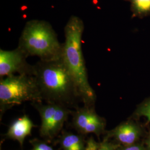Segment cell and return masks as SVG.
<instances>
[{"label": "cell", "instance_id": "1", "mask_svg": "<svg viewBox=\"0 0 150 150\" xmlns=\"http://www.w3.org/2000/svg\"><path fill=\"white\" fill-rule=\"evenodd\" d=\"M33 75L46 103L77 108V103L81 101L75 82L61 58L40 60L33 64Z\"/></svg>", "mask_w": 150, "mask_h": 150}, {"label": "cell", "instance_id": "2", "mask_svg": "<svg viewBox=\"0 0 150 150\" xmlns=\"http://www.w3.org/2000/svg\"><path fill=\"white\" fill-rule=\"evenodd\" d=\"M83 30V21L77 16H71L64 27L61 59L75 82L81 101L84 105L92 106L96 94L88 82L82 50Z\"/></svg>", "mask_w": 150, "mask_h": 150}, {"label": "cell", "instance_id": "3", "mask_svg": "<svg viewBox=\"0 0 150 150\" xmlns=\"http://www.w3.org/2000/svg\"><path fill=\"white\" fill-rule=\"evenodd\" d=\"M18 47L29 56H37L42 61L61 58L63 43L48 22L32 20L27 22L19 39Z\"/></svg>", "mask_w": 150, "mask_h": 150}, {"label": "cell", "instance_id": "4", "mask_svg": "<svg viewBox=\"0 0 150 150\" xmlns=\"http://www.w3.org/2000/svg\"><path fill=\"white\" fill-rule=\"evenodd\" d=\"M42 102L43 99L33 75H13L1 79L0 107L4 112L22 103Z\"/></svg>", "mask_w": 150, "mask_h": 150}, {"label": "cell", "instance_id": "5", "mask_svg": "<svg viewBox=\"0 0 150 150\" xmlns=\"http://www.w3.org/2000/svg\"><path fill=\"white\" fill-rule=\"evenodd\" d=\"M41 120L40 134L46 139L54 138L62 129L70 114L69 108L55 103H32Z\"/></svg>", "mask_w": 150, "mask_h": 150}, {"label": "cell", "instance_id": "6", "mask_svg": "<svg viewBox=\"0 0 150 150\" xmlns=\"http://www.w3.org/2000/svg\"><path fill=\"white\" fill-rule=\"evenodd\" d=\"M27 55L19 47L12 50H0V77L11 75H33V65L27 62Z\"/></svg>", "mask_w": 150, "mask_h": 150}, {"label": "cell", "instance_id": "7", "mask_svg": "<svg viewBox=\"0 0 150 150\" xmlns=\"http://www.w3.org/2000/svg\"><path fill=\"white\" fill-rule=\"evenodd\" d=\"M73 125L83 134H94L98 136L104 129L103 120L95 112L92 106L76 108L73 117Z\"/></svg>", "mask_w": 150, "mask_h": 150}, {"label": "cell", "instance_id": "8", "mask_svg": "<svg viewBox=\"0 0 150 150\" xmlns=\"http://www.w3.org/2000/svg\"><path fill=\"white\" fill-rule=\"evenodd\" d=\"M139 129L133 123L126 122L120 125L110 131L107 137L115 138L123 146L134 144L139 136Z\"/></svg>", "mask_w": 150, "mask_h": 150}, {"label": "cell", "instance_id": "9", "mask_svg": "<svg viewBox=\"0 0 150 150\" xmlns=\"http://www.w3.org/2000/svg\"><path fill=\"white\" fill-rule=\"evenodd\" d=\"M33 126L31 120L27 116L24 115L11 123L6 136L10 139L17 141L22 146L25 138L31 134Z\"/></svg>", "mask_w": 150, "mask_h": 150}, {"label": "cell", "instance_id": "10", "mask_svg": "<svg viewBox=\"0 0 150 150\" xmlns=\"http://www.w3.org/2000/svg\"><path fill=\"white\" fill-rule=\"evenodd\" d=\"M85 144L82 136L71 133L64 134L60 139V145L64 150H84Z\"/></svg>", "mask_w": 150, "mask_h": 150}, {"label": "cell", "instance_id": "11", "mask_svg": "<svg viewBox=\"0 0 150 150\" xmlns=\"http://www.w3.org/2000/svg\"><path fill=\"white\" fill-rule=\"evenodd\" d=\"M132 10L136 16H145L150 13V0H129Z\"/></svg>", "mask_w": 150, "mask_h": 150}, {"label": "cell", "instance_id": "12", "mask_svg": "<svg viewBox=\"0 0 150 150\" xmlns=\"http://www.w3.org/2000/svg\"><path fill=\"white\" fill-rule=\"evenodd\" d=\"M137 113L139 116H144L150 121V100L143 103L139 108Z\"/></svg>", "mask_w": 150, "mask_h": 150}, {"label": "cell", "instance_id": "13", "mask_svg": "<svg viewBox=\"0 0 150 150\" xmlns=\"http://www.w3.org/2000/svg\"><path fill=\"white\" fill-rule=\"evenodd\" d=\"M120 146L117 144L108 142L107 140L104 141L100 144L97 150H116Z\"/></svg>", "mask_w": 150, "mask_h": 150}, {"label": "cell", "instance_id": "14", "mask_svg": "<svg viewBox=\"0 0 150 150\" xmlns=\"http://www.w3.org/2000/svg\"><path fill=\"white\" fill-rule=\"evenodd\" d=\"M32 150H54L50 146L41 141H35L33 143Z\"/></svg>", "mask_w": 150, "mask_h": 150}, {"label": "cell", "instance_id": "15", "mask_svg": "<svg viewBox=\"0 0 150 150\" xmlns=\"http://www.w3.org/2000/svg\"><path fill=\"white\" fill-rule=\"evenodd\" d=\"M100 144L96 142L93 138H90L87 141L86 148L84 150H97Z\"/></svg>", "mask_w": 150, "mask_h": 150}, {"label": "cell", "instance_id": "16", "mask_svg": "<svg viewBox=\"0 0 150 150\" xmlns=\"http://www.w3.org/2000/svg\"><path fill=\"white\" fill-rule=\"evenodd\" d=\"M116 150H145L144 147L139 145H132L119 147Z\"/></svg>", "mask_w": 150, "mask_h": 150}, {"label": "cell", "instance_id": "17", "mask_svg": "<svg viewBox=\"0 0 150 150\" xmlns=\"http://www.w3.org/2000/svg\"><path fill=\"white\" fill-rule=\"evenodd\" d=\"M147 145H148V148H149V150H150V138L148 141V143H147Z\"/></svg>", "mask_w": 150, "mask_h": 150}]
</instances>
